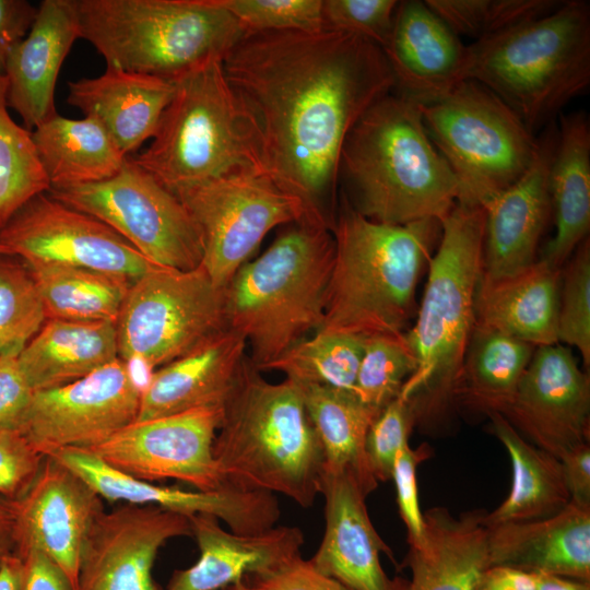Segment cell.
Returning a JSON list of instances; mask_svg holds the SVG:
<instances>
[{"label": "cell", "mask_w": 590, "mask_h": 590, "mask_svg": "<svg viewBox=\"0 0 590 590\" xmlns=\"http://www.w3.org/2000/svg\"><path fill=\"white\" fill-rule=\"evenodd\" d=\"M223 69L257 126L266 175L332 231L344 142L396 88L382 49L333 28L253 32Z\"/></svg>", "instance_id": "obj_1"}, {"label": "cell", "mask_w": 590, "mask_h": 590, "mask_svg": "<svg viewBox=\"0 0 590 590\" xmlns=\"http://www.w3.org/2000/svg\"><path fill=\"white\" fill-rule=\"evenodd\" d=\"M440 225L416 321L404 332L416 368L399 394L412 406L415 426L427 430L437 429L458 410L457 392L474 329L485 212L457 202Z\"/></svg>", "instance_id": "obj_2"}, {"label": "cell", "mask_w": 590, "mask_h": 590, "mask_svg": "<svg viewBox=\"0 0 590 590\" xmlns=\"http://www.w3.org/2000/svg\"><path fill=\"white\" fill-rule=\"evenodd\" d=\"M339 172L350 188L351 205L382 224L440 222L460 194L452 169L427 134L418 103L393 91L354 125Z\"/></svg>", "instance_id": "obj_3"}, {"label": "cell", "mask_w": 590, "mask_h": 590, "mask_svg": "<svg viewBox=\"0 0 590 590\" xmlns=\"http://www.w3.org/2000/svg\"><path fill=\"white\" fill-rule=\"evenodd\" d=\"M440 234L437 220L403 225L371 221L343 193L332 228L334 255L323 321L317 331L365 338L402 333L417 281Z\"/></svg>", "instance_id": "obj_4"}, {"label": "cell", "mask_w": 590, "mask_h": 590, "mask_svg": "<svg viewBox=\"0 0 590 590\" xmlns=\"http://www.w3.org/2000/svg\"><path fill=\"white\" fill-rule=\"evenodd\" d=\"M213 456L224 485L303 508L320 495L323 450L297 385L267 381L249 359L223 406Z\"/></svg>", "instance_id": "obj_5"}, {"label": "cell", "mask_w": 590, "mask_h": 590, "mask_svg": "<svg viewBox=\"0 0 590 590\" xmlns=\"http://www.w3.org/2000/svg\"><path fill=\"white\" fill-rule=\"evenodd\" d=\"M333 255L331 229L305 220L243 264L225 287L227 328L251 345L257 370L322 324Z\"/></svg>", "instance_id": "obj_6"}, {"label": "cell", "mask_w": 590, "mask_h": 590, "mask_svg": "<svg viewBox=\"0 0 590 590\" xmlns=\"http://www.w3.org/2000/svg\"><path fill=\"white\" fill-rule=\"evenodd\" d=\"M175 82L150 145L132 160L175 196L235 175H266L252 116L212 59Z\"/></svg>", "instance_id": "obj_7"}, {"label": "cell", "mask_w": 590, "mask_h": 590, "mask_svg": "<svg viewBox=\"0 0 590 590\" xmlns=\"http://www.w3.org/2000/svg\"><path fill=\"white\" fill-rule=\"evenodd\" d=\"M467 79L507 104L534 134L590 85V4L553 11L468 45Z\"/></svg>", "instance_id": "obj_8"}, {"label": "cell", "mask_w": 590, "mask_h": 590, "mask_svg": "<svg viewBox=\"0 0 590 590\" xmlns=\"http://www.w3.org/2000/svg\"><path fill=\"white\" fill-rule=\"evenodd\" d=\"M80 38L107 67L176 81L247 34L216 0H75Z\"/></svg>", "instance_id": "obj_9"}, {"label": "cell", "mask_w": 590, "mask_h": 590, "mask_svg": "<svg viewBox=\"0 0 590 590\" xmlns=\"http://www.w3.org/2000/svg\"><path fill=\"white\" fill-rule=\"evenodd\" d=\"M418 105L429 139L458 180V203L483 206L516 182L535 155L538 138L474 80Z\"/></svg>", "instance_id": "obj_10"}, {"label": "cell", "mask_w": 590, "mask_h": 590, "mask_svg": "<svg viewBox=\"0 0 590 590\" xmlns=\"http://www.w3.org/2000/svg\"><path fill=\"white\" fill-rule=\"evenodd\" d=\"M228 329L225 288L200 264L189 271L156 267L129 287L116 320L119 358L152 373Z\"/></svg>", "instance_id": "obj_11"}, {"label": "cell", "mask_w": 590, "mask_h": 590, "mask_svg": "<svg viewBox=\"0 0 590 590\" xmlns=\"http://www.w3.org/2000/svg\"><path fill=\"white\" fill-rule=\"evenodd\" d=\"M47 192L105 223L156 266L189 271L202 262L203 238L193 217L131 156L108 179Z\"/></svg>", "instance_id": "obj_12"}, {"label": "cell", "mask_w": 590, "mask_h": 590, "mask_svg": "<svg viewBox=\"0 0 590 590\" xmlns=\"http://www.w3.org/2000/svg\"><path fill=\"white\" fill-rule=\"evenodd\" d=\"M176 197L201 231V266L222 288L272 228L305 220L319 222L298 197L267 175L228 176L191 187Z\"/></svg>", "instance_id": "obj_13"}, {"label": "cell", "mask_w": 590, "mask_h": 590, "mask_svg": "<svg viewBox=\"0 0 590 590\" xmlns=\"http://www.w3.org/2000/svg\"><path fill=\"white\" fill-rule=\"evenodd\" d=\"M142 388L120 358L73 382L34 391L17 430L39 453L88 449L134 422Z\"/></svg>", "instance_id": "obj_14"}, {"label": "cell", "mask_w": 590, "mask_h": 590, "mask_svg": "<svg viewBox=\"0 0 590 590\" xmlns=\"http://www.w3.org/2000/svg\"><path fill=\"white\" fill-rule=\"evenodd\" d=\"M11 256L27 267L59 264L95 270L134 282L160 267L102 221L40 193L0 229Z\"/></svg>", "instance_id": "obj_15"}, {"label": "cell", "mask_w": 590, "mask_h": 590, "mask_svg": "<svg viewBox=\"0 0 590 590\" xmlns=\"http://www.w3.org/2000/svg\"><path fill=\"white\" fill-rule=\"evenodd\" d=\"M222 417L223 408H202L134 421L87 450L145 482L177 480L194 489L213 491L224 485L213 456Z\"/></svg>", "instance_id": "obj_16"}, {"label": "cell", "mask_w": 590, "mask_h": 590, "mask_svg": "<svg viewBox=\"0 0 590 590\" xmlns=\"http://www.w3.org/2000/svg\"><path fill=\"white\" fill-rule=\"evenodd\" d=\"M502 415L527 441L560 459L589 442V373L570 347L538 346Z\"/></svg>", "instance_id": "obj_17"}, {"label": "cell", "mask_w": 590, "mask_h": 590, "mask_svg": "<svg viewBox=\"0 0 590 590\" xmlns=\"http://www.w3.org/2000/svg\"><path fill=\"white\" fill-rule=\"evenodd\" d=\"M192 536L189 517L152 505L101 511L86 535L76 590H163L153 578L160 548Z\"/></svg>", "instance_id": "obj_18"}, {"label": "cell", "mask_w": 590, "mask_h": 590, "mask_svg": "<svg viewBox=\"0 0 590 590\" xmlns=\"http://www.w3.org/2000/svg\"><path fill=\"white\" fill-rule=\"evenodd\" d=\"M84 480L102 498L152 505L187 517L212 516L229 531L253 534L276 526L281 510L274 494L229 485L213 491L161 486L118 471L83 448H63L49 455Z\"/></svg>", "instance_id": "obj_19"}, {"label": "cell", "mask_w": 590, "mask_h": 590, "mask_svg": "<svg viewBox=\"0 0 590 590\" xmlns=\"http://www.w3.org/2000/svg\"><path fill=\"white\" fill-rule=\"evenodd\" d=\"M103 498L78 474L46 456L15 504L16 548L34 545L52 558L78 588L81 552ZM14 553V554H15Z\"/></svg>", "instance_id": "obj_20"}, {"label": "cell", "mask_w": 590, "mask_h": 590, "mask_svg": "<svg viewBox=\"0 0 590 590\" xmlns=\"http://www.w3.org/2000/svg\"><path fill=\"white\" fill-rule=\"evenodd\" d=\"M556 140L557 126L553 121L538 138L535 155L524 174L483 205L482 278H508L536 261V249L552 211L550 168Z\"/></svg>", "instance_id": "obj_21"}, {"label": "cell", "mask_w": 590, "mask_h": 590, "mask_svg": "<svg viewBox=\"0 0 590 590\" xmlns=\"http://www.w3.org/2000/svg\"><path fill=\"white\" fill-rule=\"evenodd\" d=\"M326 527L316 553L308 559L319 573L352 590H409V580L391 578L380 554L392 562V550L376 531L366 507L367 495L347 474L323 472Z\"/></svg>", "instance_id": "obj_22"}, {"label": "cell", "mask_w": 590, "mask_h": 590, "mask_svg": "<svg viewBox=\"0 0 590 590\" xmlns=\"http://www.w3.org/2000/svg\"><path fill=\"white\" fill-rule=\"evenodd\" d=\"M381 49L398 92L418 104L439 99L468 80V45L425 1L398 2Z\"/></svg>", "instance_id": "obj_23"}, {"label": "cell", "mask_w": 590, "mask_h": 590, "mask_svg": "<svg viewBox=\"0 0 590 590\" xmlns=\"http://www.w3.org/2000/svg\"><path fill=\"white\" fill-rule=\"evenodd\" d=\"M247 341L225 329L188 354L154 370L135 421L202 408H223L247 362Z\"/></svg>", "instance_id": "obj_24"}, {"label": "cell", "mask_w": 590, "mask_h": 590, "mask_svg": "<svg viewBox=\"0 0 590 590\" xmlns=\"http://www.w3.org/2000/svg\"><path fill=\"white\" fill-rule=\"evenodd\" d=\"M80 38L75 0H43L34 23L7 62L8 106L33 130L55 116L61 66Z\"/></svg>", "instance_id": "obj_25"}, {"label": "cell", "mask_w": 590, "mask_h": 590, "mask_svg": "<svg viewBox=\"0 0 590 590\" xmlns=\"http://www.w3.org/2000/svg\"><path fill=\"white\" fill-rule=\"evenodd\" d=\"M198 548L197 562L173 573L163 590H222L249 574L267 570L300 554L305 542L297 527L275 526L253 534L225 530L208 515L189 517Z\"/></svg>", "instance_id": "obj_26"}, {"label": "cell", "mask_w": 590, "mask_h": 590, "mask_svg": "<svg viewBox=\"0 0 590 590\" xmlns=\"http://www.w3.org/2000/svg\"><path fill=\"white\" fill-rule=\"evenodd\" d=\"M487 530L489 566L590 581V506L570 502L552 517Z\"/></svg>", "instance_id": "obj_27"}, {"label": "cell", "mask_w": 590, "mask_h": 590, "mask_svg": "<svg viewBox=\"0 0 590 590\" xmlns=\"http://www.w3.org/2000/svg\"><path fill=\"white\" fill-rule=\"evenodd\" d=\"M174 93V81L106 67L96 78L69 81L67 102L96 120L131 156L153 138Z\"/></svg>", "instance_id": "obj_28"}, {"label": "cell", "mask_w": 590, "mask_h": 590, "mask_svg": "<svg viewBox=\"0 0 590 590\" xmlns=\"http://www.w3.org/2000/svg\"><path fill=\"white\" fill-rule=\"evenodd\" d=\"M483 509L455 517L446 507L423 512V536L409 545V590H475L489 567Z\"/></svg>", "instance_id": "obj_29"}, {"label": "cell", "mask_w": 590, "mask_h": 590, "mask_svg": "<svg viewBox=\"0 0 590 590\" xmlns=\"http://www.w3.org/2000/svg\"><path fill=\"white\" fill-rule=\"evenodd\" d=\"M560 278L562 269L542 258L508 278L480 276L474 328L496 331L534 347L558 343Z\"/></svg>", "instance_id": "obj_30"}, {"label": "cell", "mask_w": 590, "mask_h": 590, "mask_svg": "<svg viewBox=\"0 0 590 590\" xmlns=\"http://www.w3.org/2000/svg\"><path fill=\"white\" fill-rule=\"evenodd\" d=\"M555 234L542 259L563 269L590 228V125L586 113L562 115L550 168Z\"/></svg>", "instance_id": "obj_31"}, {"label": "cell", "mask_w": 590, "mask_h": 590, "mask_svg": "<svg viewBox=\"0 0 590 590\" xmlns=\"http://www.w3.org/2000/svg\"><path fill=\"white\" fill-rule=\"evenodd\" d=\"M119 358L116 323L48 319L19 354L34 391L79 380Z\"/></svg>", "instance_id": "obj_32"}, {"label": "cell", "mask_w": 590, "mask_h": 590, "mask_svg": "<svg viewBox=\"0 0 590 590\" xmlns=\"http://www.w3.org/2000/svg\"><path fill=\"white\" fill-rule=\"evenodd\" d=\"M31 132L50 188L103 181L115 176L128 158L90 117L71 119L56 114Z\"/></svg>", "instance_id": "obj_33"}, {"label": "cell", "mask_w": 590, "mask_h": 590, "mask_svg": "<svg viewBox=\"0 0 590 590\" xmlns=\"http://www.w3.org/2000/svg\"><path fill=\"white\" fill-rule=\"evenodd\" d=\"M295 384L322 446L323 472L351 475L368 496L378 481L368 463L366 438L379 413L365 405L354 391Z\"/></svg>", "instance_id": "obj_34"}, {"label": "cell", "mask_w": 590, "mask_h": 590, "mask_svg": "<svg viewBox=\"0 0 590 590\" xmlns=\"http://www.w3.org/2000/svg\"><path fill=\"white\" fill-rule=\"evenodd\" d=\"M486 416L512 468L510 492L498 507L486 511V526L544 519L564 509L570 496L560 460L527 441L500 413Z\"/></svg>", "instance_id": "obj_35"}, {"label": "cell", "mask_w": 590, "mask_h": 590, "mask_svg": "<svg viewBox=\"0 0 590 590\" xmlns=\"http://www.w3.org/2000/svg\"><path fill=\"white\" fill-rule=\"evenodd\" d=\"M534 350L518 339L474 328L457 392L458 409L502 414L511 402Z\"/></svg>", "instance_id": "obj_36"}, {"label": "cell", "mask_w": 590, "mask_h": 590, "mask_svg": "<svg viewBox=\"0 0 590 590\" xmlns=\"http://www.w3.org/2000/svg\"><path fill=\"white\" fill-rule=\"evenodd\" d=\"M46 319L116 323L132 281L90 269L37 264L28 267Z\"/></svg>", "instance_id": "obj_37"}, {"label": "cell", "mask_w": 590, "mask_h": 590, "mask_svg": "<svg viewBox=\"0 0 590 590\" xmlns=\"http://www.w3.org/2000/svg\"><path fill=\"white\" fill-rule=\"evenodd\" d=\"M365 337L316 331L290 347L264 370H280L298 384H314L354 391L364 353Z\"/></svg>", "instance_id": "obj_38"}, {"label": "cell", "mask_w": 590, "mask_h": 590, "mask_svg": "<svg viewBox=\"0 0 590 590\" xmlns=\"http://www.w3.org/2000/svg\"><path fill=\"white\" fill-rule=\"evenodd\" d=\"M8 79L0 74V229L31 199L50 189L32 139L8 106Z\"/></svg>", "instance_id": "obj_39"}, {"label": "cell", "mask_w": 590, "mask_h": 590, "mask_svg": "<svg viewBox=\"0 0 590 590\" xmlns=\"http://www.w3.org/2000/svg\"><path fill=\"white\" fill-rule=\"evenodd\" d=\"M425 2L459 37L468 36L474 42L540 17L562 3L560 0H425Z\"/></svg>", "instance_id": "obj_40"}, {"label": "cell", "mask_w": 590, "mask_h": 590, "mask_svg": "<svg viewBox=\"0 0 590 590\" xmlns=\"http://www.w3.org/2000/svg\"><path fill=\"white\" fill-rule=\"evenodd\" d=\"M415 368L416 359L404 332L368 337L354 393L365 405L380 413L399 397Z\"/></svg>", "instance_id": "obj_41"}, {"label": "cell", "mask_w": 590, "mask_h": 590, "mask_svg": "<svg viewBox=\"0 0 590 590\" xmlns=\"http://www.w3.org/2000/svg\"><path fill=\"white\" fill-rule=\"evenodd\" d=\"M7 257L0 256V356L20 354L46 319L31 272Z\"/></svg>", "instance_id": "obj_42"}, {"label": "cell", "mask_w": 590, "mask_h": 590, "mask_svg": "<svg viewBox=\"0 0 590 590\" xmlns=\"http://www.w3.org/2000/svg\"><path fill=\"white\" fill-rule=\"evenodd\" d=\"M562 269L557 341L576 347L590 366V241L582 240Z\"/></svg>", "instance_id": "obj_43"}, {"label": "cell", "mask_w": 590, "mask_h": 590, "mask_svg": "<svg viewBox=\"0 0 590 590\" xmlns=\"http://www.w3.org/2000/svg\"><path fill=\"white\" fill-rule=\"evenodd\" d=\"M247 33L327 28L322 0H216Z\"/></svg>", "instance_id": "obj_44"}, {"label": "cell", "mask_w": 590, "mask_h": 590, "mask_svg": "<svg viewBox=\"0 0 590 590\" xmlns=\"http://www.w3.org/2000/svg\"><path fill=\"white\" fill-rule=\"evenodd\" d=\"M415 416L409 401L399 396L371 423L366 438V455L378 482L391 480L394 458L409 444Z\"/></svg>", "instance_id": "obj_45"}, {"label": "cell", "mask_w": 590, "mask_h": 590, "mask_svg": "<svg viewBox=\"0 0 590 590\" xmlns=\"http://www.w3.org/2000/svg\"><path fill=\"white\" fill-rule=\"evenodd\" d=\"M397 0H324L327 28L361 35L384 48L391 34Z\"/></svg>", "instance_id": "obj_46"}, {"label": "cell", "mask_w": 590, "mask_h": 590, "mask_svg": "<svg viewBox=\"0 0 590 590\" xmlns=\"http://www.w3.org/2000/svg\"><path fill=\"white\" fill-rule=\"evenodd\" d=\"M46 456L15 429L0 428V494L21 498L37 476Z\"/></svg>", "instance_id": "obj_47"}, {"label": "cell", "mask_w": 590, "mask_h": 590, "mask_svg": "<svg viewBox=\"0 0 590 590\" xmlns=\"http://www.w3.org/2000/svg\"><path fill=\"white\" fill-rule=\"evenodd\" d=\"M433 453L426 444L413 449L402 447L393 462L391 480L394 482L399 514L408 531L409 545L417 543L423 536V512L420 508L416 469Z\"/></svg>", "instance_id": "obj_48"}, {"label": "cell", "mask_w": 590, "mask_h": 590, "mask_svg": "<svg viewBox=\"0 0 590 590\" xmlns=\"http://www.w3.org/2000/svg\"><path fill=\"white\" fill-rule=\"evenodd\" d=\"M243 581L252 590H352L316 570L300 554L267 570L249 574Z\"/></svg>", "instance_id": "obj_49"}, {"label": "cell", "mask_w": 590, "mask_h": 590, "mask_svg": "<svg viewBox=\"0 0 590 590\" xmlns=\"http://www.w3.org/2000/svg\"><path fill=\"white\" fill-rule=\"evenodd\" d=\"M34 390L19 363V354L0 356V428L15 429L30 405Z\"/></svg>", "instance_id": "obj_50"}, {"label": "cell", "mask_w": 590, "mask_h": 590, "mask_svg": "<svg viewBox=\"0 0 590 590\" xmlns=\"http://www.w3.org/2000/svg\"><path fill=\"white\" fill-rule=\"evenodd\" d=\"M15 554L22 559L20 590H75L62 568L40 548L30 545Z\"/></svg>", "instance_id": "obj_51"}, {"label": "cell", "mask_w": 590, "mask_h": 590, "mask_svg": "<svg viewBox=\"0 0 590 590\" xmlns=\"http://www.w3.org/2000/svg\"><path fill=\"white\" fill-rule=\"evenodd\" d=\"M37 8L26 0H0V74L14 48L30 32Z\"/></svg>", "instance_id": "obj_52"}, {"label": "cell", "mask_w": 590, "mask_h": 590, "mask_svg": "<svg viewBox=\"0 0 590 590\" xmlns=\"http://www.w3.org/2000/svg\"><path fill=\"white\" fill-rule=\"evenodd\" d=\"M564 481L570 502L590 506V445L583 444L560 459Z\"/></svg>", "instance_id": "obj_53"}, {"label": "cell", "mask_w": 590, "mask_h": 590, "mask_svg": "<svg viewBox=\"0 0 590 590\" xmlns=\"http://www.w3.org/2000/svg\"><path fill=\"white\" fill-rule=\"evenodd\" d=\"M475 590H535L534 573L509 566H489Z\"/></svg>", "instance_id": "obj_54"}, {"label": "cell", "mask_w": 590, "mask_h": 590, "mask_svg": "<svg viewBox=\"0 0 590 590\" xmlns=\"http://www.w3.org/2000/svg\"><path fill=\"white\" fill-rule=\"evenodd\" d=\"M16 548L15 504L0 494V564Z\"/></svg>", "instance_id": "obj_55"}, {"label": "cell", "mask_w": 590, "mask_h": 590, "mask_svg": "<svg viewBox=\"0 0 590 590\" xmlns=\"http://www.w3.org/2000/svg\"><path fill=\"white\" fill-rule=\"evenodd\" d=\"M535 590H590V581H581L545 573H534Z\"/></svg>", "instance_id": "obj_56"}, {"label": "cell", "mask_w": 590, "mask_h": 590, "mask_svg": "<svg viewBox=\"0 0 590 590\" xmlns=\"http://www.w3.org/2000/svg\"><path fill=\"white\" fill-rule=\"evenodd\" d=\"M22 559L16 554L7 556L0 564V590H20Z\"/></svg>", "instance_id": "obj_57"}, {"label": "cell", "mask_w": 590, "mask_h": 590, "mask_svg": "<svg viewBox=\"0 0 590 590\" xmlns=\"http://www.w3.org/2000/svg\"><path fill=\"white\" fill-rule=\"evenodd\" d=\"M222 590H252L249 588L244 581L227 586L223 588Z\"/></svg>", "instance_id": "obj_58"}, {"label": "cell", "mask_w": 590, "mask_h": 590, "mask_svg": "<svg viewBox=\"0 0 590 590\" xmlns=\"http://www.w3.org/2000/svg\"><path fill=\"white\" fill-rule=\"evenodd\" d=\"M0 256H11L8 248L0 240Z\"/></svg>", "instance_id": "obj_59"}]
</instances>
